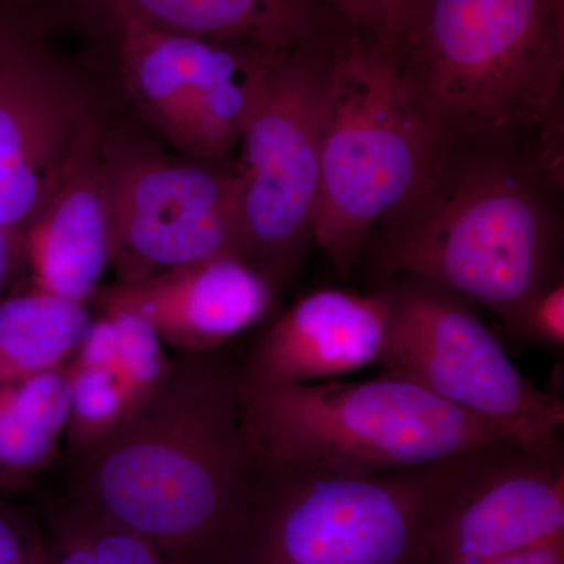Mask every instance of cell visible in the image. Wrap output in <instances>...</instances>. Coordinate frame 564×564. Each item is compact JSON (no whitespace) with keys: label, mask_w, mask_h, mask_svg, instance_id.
Returning <instances> with one entry per match:
<instances>
[{"label":"cell","mask_w":564,"mask_h":564,"mask_svg":"<svg viewBox=\"0 0 564 564\" xmlns=\"http://www.w3.org/2000/svg\"><path fill=\"white\" fill-rule=\"evenodd\" d=\"M563 162L536 140L445 141L367 240L373 276L422 278L507 325L530 296L563 280Z\"/></svg>","instance_id":"6da1fadb"},{"label":"cell","mask_w":564,"mask_h":564,"mask_svg":"<svg viewBox=\"0 0 564 564\" xmlns=\"http://www.w3.org/2000/svg\"><path fill=\"white\" fill-rule=\"evenodd\" d=\"M84 464L80 503L170 564L214 563L258 464L239 367L215 350L187 352Z\"/></svg>","instance_id":"7a4b0ae2"},{"label":"cell","mask_w":564,"mask_h":564,"mask_svg":"<svg viewBox=\"0 0 564 564\" xmlns=\"http://www.w3.org/2000/svg\"><path fill=\"white\" fill-rule=\"evenodd\" d=\"M391 52L445 140L564 148V0H419Z\"/></svg>","instance_id":"3957f363"},{"label":"cell","mask_w":564,"mask_h":564,"mask_svg":"<svg viewBox=\"0 0 564 564\" xmlns=\"http://www.w3.org/2000/svg\"><path fill=\"white\" fill-rule=\"evenodd\" d=\"M252 451L265 462L339 477H377L516 440L497 423L395 375L245 389ZM525 444V443H524Z\"/></svg>","instance_id":"277c9868"},{"label":"cell","mask_w":564,"mask_h":564,"mask_svg":"<svg viewBox=\"0 0 564 564\" xmlns=\"http://www.w3.org/2000/svg\"><path fill=\"white\" fill-rule=\"evenodd\" d=\"M470 452L364 478L258 456L239 518L212 564H410Z\"/></svg>","instance_id":"5b68a950"},{"label":"cell","mask_w":564,"mask_h":564,"mask_svg":"<svg viewBox=\"0 0 564 564\" xmlns=\"http://www.w3.org/2000/svg\"><path fill=\"white\" fill-rule=\"evenodd\" d=\"M389 47L347 33L337 47L314 242L345 278L386 214L414 191L445 143Z\"/></svg>","instance_id":"8992f818"},{"label":"cell","mask_w":564,"mask_h":564,"mask_svg":"<svg viewBox=\"0 0 564 564\" xmlns=\"http://www.w3.org/2000/svg\"><path fill=\"white\" fill-rule=\"evenodd\" d=\"M101 170L118 282L223 256L252 265L236 162L174 155L135 117H115L104 132Z\"/></svg>","instance_id":"52a82bcc"},{"label":"cell","mask_w":564,"mask_h":564,"mask_svg":"<svg viewBox=\"0 0 564 564\" xmlns=\"http://www.w3.org/2000/svg\"><path fill=\"white\" fill-rule=\"evenodd\" d=\"M343 39L281 54L240 139L236 166L252 265L274 289L295 276L314 242L323 139Z\"/></svg>","instance_id":"ba28073f"},{"label":"cell","mask_w":564,"mask_h":564,"mask_svg":"<svg viewBox=\"0 0 564 564\" xmlns=\"http://www.w3.org/2000/svg\"><path fill=\"white\" fill-rule=\"evenodd\" d=\"M378 291L388 306L386 373L497 423L521 443L560 437L564 403L516 369L473 302L415 276L391 278Z\"/></svg>","instance_id":"9c48e42d"},{"label":"cell","mask_w":564,"mask_h":564,"mask_svg":"<svg viewBox=\"0 0 564 564\" xmlns=\"http://www.w3.org/2000/svg\"><path fill=\"white\" fill-rule=\"evenodd\" d=\"M564 534V447L507 441L475 448L410 564H480Z\"/></svg>","instance_id":"30bf717a"},{"label":"cell","mask_w":564,"mask_h":564,"mask_svg":"<svg viewBox=\"0 0 564 564\" xmlns=\"http://www.w3.org/2000/svg\"><path fill=\"white\" fill-rule=\"evenodd\" d=\"M276 291L251 263L223 256L150 280L99 288L91 300L102 314L139 315L163 344L199 352L217 350L258 325Z\"/></svg>","instance_id":"8fae6325"},{"label":"cell","mask_w":564,"mask_h":564,"mask_svg":"<svg viewBox=\"0 0 564 564\" xmlns=\"http://www.w3.org/2000/svg\"><path fill=\"white\" fill-rule=\"evenodd\" d=\"M388 340L383 293L323 289L299 300L259 337L240 370L245 389L339 380L380 366Z\"/></svg>","instance_id":"7c38bea8"},{"label":"cell","mask_w":564,"mask_h":564,"mask_svg":"<svg viewBox=\"0 0 564 564\" xmlns=\"http://www.w3.org/2000/svg\"><path fill=\"white\" fill-rule=\"evenodd\" d=\"M104 132L74 163L24 237L33 289L77 303L90 302L110 263L101 170Z\"/></svg>","instance_id":"4fadbf2b"},{"label":"cell","mask_w":564,"mask_h":564,"mask_svg":"<svg viewBox=\"0 0 564 564\" xmlns=\"http://www.w3.org/2000/svg\"><path fill=\"white\" fill-rule=\"evenodd\" d=\"M111 36L122 91L135 118L185 154L193 99L215 41L187 39L152 29L115 0H96Z\"/></svg>","instance_id":"5bb4252c"},{"label":"cell","mask_w":564,"mask_h":564,"mask_svg":"<svg viewBox=\"0 0 564 564\" xmlns=\"http://www.w3.org/2000/svg\"><path fill=\"white\" fill-rule=\"evenodd\" d=\"M158 31L291 52L333 43L347 28L321 0H115Z\"/></svg>","instance_id":"9a60e30c"},{"label":"cell","mask_w":564,"mask_h":564,"mask_svg":"<svg viewBox=\"0 0 564 564\" xmlns=\"http://www.w3.org/2000/svg\"><path fill=\"white\" fill-rule=\"evenodd\" d=\"M69 406L66 366L0 383V488H22L54 459Z\"/></svg>","instance_id":"2e32d148"},{"label":"cell","mask_w":564,"mask_h":564,"mask_svg":"<svg viewBox=\"0 0 564 564\" xmlns=\"http://www.w3.org/2000/svg\"><path fill=\"white\" fill-rule=\"evenodd\" d=\"M95 322L85 303L36 289L0 300V383L65 366Z\"/></svg>","instance_id":"e0dca14e"},{"label":"cell","mask_w":564,"mask_h":564,"mask_svg":"<svg viewBox=\"0 0 564 564\" xmlns=\"http://www.w3.org/2000/svg\"><path fill=\"white\" fill-rule=\"evenodd\" d=\"M162 345L155 329L139 315L104 314L96 318L70 364L110 370L120 380L135 411L172 369Z\"/></svg>","instance_id":"ac0fdd59"},{"label":"cell","mask_w":564,"mask_h":564,"mask_svg":"<svg viewBox=\"0 0 564 564\" xmlns=\"http://www.w3.org/2000/svg\"><path fill=\"white\" fill-rule=\"evenodd\" d=\"M51 564H170L154 547L77 502L50 518Z\"/></svg>","instance_id":"d6986e66"},{"label":"cell","mask_w":564,"mask_h":564,"mask_svg":"<svg viewBox=\"0 0 564 564\" xmlns=\"http://www.w3.org/2000/svg\"><path fill=\"white\" fill-rule=\"evenodd\" d=\"M66 369L70 386L68 440L87 455L120 429L133 413V406L110 370L79 364H70Z\"/></svg>","instance_id":"ffe728a7"},{"label":"cell","mask_w":564,"mask_h":564,"mask_svg":"<svg viewBox=\"0 0 564 564\" xmlns=\"http://www.w3.org/2000/svg\"><path fill=\"white\" fill-rule=\"evenodd\" d=\"M348 32L383 47L395 46L419 0H321Z\"/></svg>","instance_id":"44dd1931"},{"label":"cell","mask_w":564,"mask_h":564,"mask_svg":"<svg viewBox=\"0 0 564 564\" xmlns=\"http://www.w3.org/2000/svg\"><path fill=\"white\" fill-rule=\"evenodd\" d=\"M505 326L519 343L563 348L564 278L530 296Z\"/></svg>","instance_id":"7402d4cb"},{"label":"cell","mask_w":564,"mask_h":564,"mask_svg":"<svg viewBox=\"0 0 564 564\" xmlns=\"http://www.w3.org/2000/svg\"><path fill=\"white\" fill-rule=\"evenodd\" d=\"M0 564H51L46 534L31 516L0 505Z\"/></svg>","instance_id":"603a6c76"},{"label":"cell","mask_w":564,"mask_h":564,"mask_svg":"<svg viewBox=\"0 0 564 564\" xmlns=\"http://www.w3.org/2000/svg\"><path fill=\"white\" fill-rule=\"evenodd\" d=\"M480 564H564V534Z\"/></svg>","instance_id":"cb8c5ba5"},{"label":"cell","mask_w":564,"mask_h":564,"mask_svg":"<svg viewBox=\"0 0 564 564\" xmlns=\"http://www.w3.org/2000/svg\"><path fill=\"white\" fill-rule=\"evenodd\" d=\"M20 256H24V236L0 228V300Z\"/></svg>","instance_id":"d4e9b609"},{"label":"cell","mask_w":564,"mask_h":564,"mask_svg":"<svg viewBox=\"0 0 564 564\" xmlns=\"http://www.w3.org/2000/svg\"><path fill=\"white\" fill-rule=\"evenodd\" d=\"M21 3H24V6H31V3L35 2V0H20Z\"/></svg>","instance_id":"484cf974"}]
</instances>
